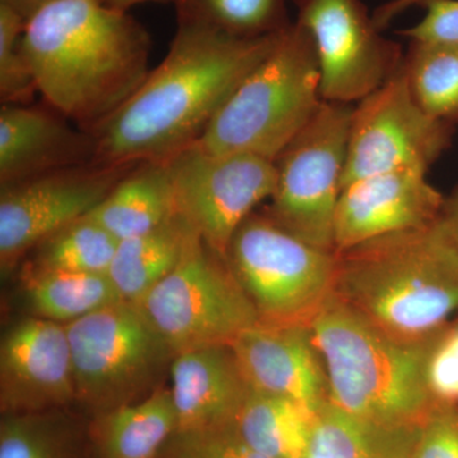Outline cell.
Instances as JSON below:
<instances>
[{"label": "cell", "mask_w": 458, "mask_h": 458, "mask_svg": "<svg viewBox=\"0 0 458 458\" xmlns=\"http://www.w3.org/2000/svg\"><path fill=\"white\" fill-rule=\"evenodd\" d=\"M352 107V104L322 101L312 119L276 159V188L265 210L295 236L333 252Z\"/></svg>", "instance_id": "obj_8"}, {"label": "cell", "mask_w": 458, "mask_h": 458, "mask_svg": "<svg viewBox=\"0 0 458 458\" xmlns=\"http://www.w3.org/2000/svg\"><path fill=\"white\" fill-rule=\"evenodd\" d=\"M135 165H78L0 185L3 274L45 238L89 216Z\"/></svg>", "instance_id": "obj_13"}, {"label": "cell", "mask_w": 458, "mask_h": 458, "mask_svg": "<svg viewBox=\"0 0 458 458\" xmlns=\"http://www.w3.org/2000/svg\"><path fill=\"white\" fill-rule=\"evenodd\" d=\"M165 162L177 210L223 259L238 227L276 191V162L264 157L214 153L194 143Z\"/></svg>", "instance_id": "obj_10"}, {"label": "cell", "mask_w": 458, "mask_h": 458, "mask_svg": "<svg viewBox=\"0 0 458 458\" xmlns=\"http://www.w3.org/2000/svg\"><path fill=\"white\" fill-rule=\"evenodd\" d=\"M327 378V403L378 426H421L436 406L427 361L436 337L406 343L379 330L335 294L310 325Z\"/></svg>", "instance_id": "obj_4"}, {"label": "cell", "mask_w": 458, "mask_h": 458, "mask_svg": "<svg viewBox=\"0 0 458 458\" xmlns=\"http://www.w3.org/2000/svg\"><path fill=\"white\" fill-rule=\"evenodd\" d=\"M117 243L110 232L86 216L41 241L30 252L25 270L107 273Z\"/></svg>", "instance_id": "obj_28"}, {"label": "cell", "mask_w": 458, "mask_h": 458, "mask_svg": "<svg viewBox=\"0 0 458 458\" xmlns=\"http://www.w3.org/2000/svg\"><path fill=\"white\" fill-rule=\"evenodd\" d=\"M65 327L77 403L92 417L152 394L176 357L138 303L120 301Z\"/></svg>", "instance_id": "obj_6"}, {"label": "cell", "mask_w": 458, "mask_h": 458, "mask_svg": "<svg viewBox=\"0 0 458 458\" xmlns=\"http://www.w3.org/2000/svg\"><path fill=\"white\" fill-rule=\"evenodd\" d=\"M200 234L177 213L147 233L119 241L107 270L123 301L140 303L180 264Z\"/></svg>", "instance_id": "obj_21"}, {"label": "cell", "mask_w": 458, "mask_h": 458, "mask_svg": "<svg viewBox=\"0 0 458 458\" xmlns=\"http://www.w3.org/2000/svg\"><path fill=\"white\" fill-rule=\"evenodd\" d=\"M318 412L301 403L250 390L232 429L269 458H304L311 445Z\"/></svg>", "instance_id": "obj_22"}, {"label": "cell", "mask_w": 458, "mask_h": 458, "mask_svg": "<svg viewBox=\"0 0 458 458\" xmlns=\"http://www.w3.org/2000/svg\"><path fill=\"white\" fill-rule=\"evenodd\" d=\"M170 377L176 432L231 428L251 390L229 344L181 352Z\"/></svg>", "instance_id": "obj_18"}, {"label": "cell", "mask_w": 458, "mask_h": 458, "mask_svg": "<svg viewBox=\"0 0 458 458\" xmlns=\"http://www.w3.org/2000/svg\"><path fill=\"white\" fill-rule=\"evenodd\" d=\"M158 458H269L243 442L232 428L176 432Z\"/></svg>", "instance_id": "obj_30"}, {"label": "cell", "mask_w": 458, "mask_h": 458, "mask_svg": "<svg viewBox=\"0 0 458 458\" xmlns=\"http://www.w3.org/2000/svg\"><path fill=\"white\" fill-rule=\"evenodd\" d=\"M77 403L65 325L35 316L20 319L0 343L3 414L50 411Z\"/></svg>", "instance_id": "obj_14"}, {"label": "cell", "mask_w": 458, "mask_h": 458, "mask_svg": "<svg viewBox=\"0 0 458 458\" xmlns=\"http://www.w3.org/2000/svg\"><path fill=\"white\" fill-rule=\"evenodd\" d=\"M174 354L222 345L259 322L227 261L198 237L140 303Z\"/></svg>", "instance_id": "obj_9"}, {"label": "cell", "mask_w": 458, "mask_h": 458, "mask_svg": "<svg viewBox=\"0 0 458 458\" xmlns=\"http://www.w3.org/2000/svg\"><path fill=\"white\" fill-rule=\"evenodd\" d=\"M92 164V134L47 104L0 107V185Z\"/></svg>", "instance_id": "obj_17"}, {"label": "cell", "mask_w": 458, "mask_h": 458, "mask_svg": "<svg viewBox=\"0 0 458 458\" xmlns=\"http://www.w3.org/2000/svg\"><path fill=\"white\" fill-rule=\"evenodd\" d=\"M442 221L450 232L452 240L458 247V185L448 197L445 198L442 209Z\"/></svg>", "instance_id": "obj_35"}, {"label": "cell", "mask_w": 458, "mask_h": 458, "mask_svg": "<svg viewBox=\"0 0 458 458\" xmlns=\"http://www.w3.org/2000/svg\"><path fill=\"white\" fill-rule=\"evenodd\" d=\"M289 0H174L177 25L241 38L278 35L291 27Z\"/></svg>", "instance_id": "obj_26"}, {"label": "cell", "mask_w": 458, "mask_h": 458, "mask_svg": "<svg viewBox=\"0 0 458 458\" xmlns=\"http://www.w3.org/2000/svg\"><path fill=\"white\" fill-rule=\"evenodd\" d=\"M427 384L436 403L458 406V322L436 336L427 361Z\"/></svg>", "instance_id": "obj_31"}, {"label": "cell", "mask_w": 458, "mask_h": 458, "mask_svg": "<svg viewBox=\"0 0 458 458\" xmlns=\"http://www.w3.org/2000/svg\"><path fill=\"white\" fill-rule=\"evenodd\" d=\"M250 388L318 412L327 401L324 364L310 327L258 324L231 344Z\"/></svg>", "instance_id": "obj_16"}, {"label": "cell", "mask_w": 458, "mask_h": 458, "mask_svg": "<svg viewBox=\"0 0 458 458\" xmlns=\"http://www.w3.org/2000/svg\"><path fill=\"white\" fill-rule=\"evenodd\" d=\"M452 125L418 104L403 66L352 107L343 189L400 168L429 170L451 143Z\"/></svg>", "instance_id": "obj_11"}, {"label": "cell", "mask_w": 458, "mask_h": 458, "mask_svg": "<svg viewBox=\"0 0 458 458\" xmlns=\"http://www.w3.org/2000/svg\"><path fill=\"white\" fill-rule=\"evenodd\" d=\"M312 38L327 101L357 104L403 63L399 42L382 35L361 0H289Z\"/></svg>", "instance_id": "obj_12"}, {"label": "cell", "mask_w": 458, "mask_h": 458, "mask_svg": "<svg viewBox=\"0 0 458 458\" xmlns=\"http://www.w3.org/2000/svg\"><path fill=\"white\" fill-rule=\"evenodd\" d=\"M22 49L45 104L89 131L144 82L152 38L101 0H56L27 20Z\"/></svg>", "instance_id": "obj_2"}, {"label": "cell", "mask_w": 458, "mask_h": 458, "mask_svg": "<svg viewBox=\"0 0 458 458\" xmlns=\"http://www.w3.org/2000/svg\"><path fill=\"white\" fill-rule=\"evenodd\" d=\"M336 255L334 294L394 339L428 342L458 312V247L442 216Z\"/></svg>", "instance_id": "obj_3"}, {"label": "cell", "mask_w": 458, "mask_h": 458, "mask_svg": "<svg viewBox=\"0 0 458 458\" xmlns=\"http://www.w3.org/2000/svg\"><path fill=\"white\" fill-rule=\"evenodd\" d=\"M426 2L427 0H387L375 9L372 13L373 20H375L376 26L384 31L386 27L394 22V18L415 5H423Z\"/></svg>", "instance_id": "obj_34"}, {"label": "cell", "mask_w": 458, "mask_h": 458, "mask_svg": "<svg viewBox=\"0 0 458 458\" xmlns=\"http://www.w3.org/2000/svg\"><path fill=\"white\" fill-rule=\"evenodd\" d=\"M419 427L378 426L325 403L316 414L304 458H411Z\"/></svg>", "instance_id": "obj_23"}, {"label": "cell", "mask_w": 458, "mask_h": 458, "mask_svg": "<svg viewBox=\"0 0 458 458\" xmlns=\"http://www.w3.org/2000/svg\"><path fill=\"white\" fill-rule=\"evenodd\" d=\"M64 410L3 414L0 458H86L89 428L83 430Z\"/></svg>", "instance_id": "obj_25"}, {"label": "cell", "mask_w": 458, "mask_h": 458, "mask_svg": "<svg viewBox=\"0 0 458 458\" xmlns=\"http://www.w3.org/2000/svg\"><path fill=\"white\" fill-rule=\"evenodd\" d=\"M411 458H458V406L436 403L419 428Z\"/></svg>", "instance_id": "obj_32"}, {"label": "cell", "mask_w": 458, "mask_h": 458, "mask_svg": "<svg viewBox=\"0 0 458 458\" xmlns=\"http://www.w3.org/2000/svg\"><path fill=\"white\" fill-rule=\"evenodd\" d=\"M401 66L420 107L439 122L458 123V44L410 41Z\"/></svg>", "instance_id": "obj_27"}, {"label": "cell", "mask_w": 458, "mask_h": 458, "mask_svg": "<svg viewBox=\"0 0 458 458\" xmlns=\"http://www.w3.org/2000/svg\"><path fill=\"white\" fill-rule=\"evenodd\" d=\"M56 2V0H0L2 4L8 5L9 8L16 11L20 16L29 20L32 14L36 12L40 11L45 5L50 4V3Z\"/></svg>", "instance_id": "obj_36"}, {"label": "cell", "mask_w": 458, "mask_h": 458, "mask_svg": "<svg viewBox=\"0 0 458 458\" xmlns=\"http://www.w3.org/2000/svg\"><path fill=\"white\" fill-rule=\"evenodd\" d=\"M107 7L117 9V11L129 12V9L134 5L144 4V3H158V4H167L174 3V0H101Z\"/></svg>", "instance_id": "obj_37"}, {"label": "cell", "mask_w": 458, "mask_h": 458, "mask_svg": "<svg viewBox=\"0 0 458 458\" xmlns=\"http://www.w3.org/2000/svg\"><path fill=\"white\" fill-rule=\"evenodd\" d=\"M322 101L315 45L293 21L276 49L229 96L197 144L209 152L250 153L276 162Z\"/></svg>", "instance_id": "obj_5"}, {"label": "cell", "mask_w": 458, "mask_h": 458, "mask_svg": "<svg viewBox=\"0 0 458 458\" xmlns=\"http://www.w3.org/2000/svg\"><path fill=\"white\" fill-rule=\"evenodd\" d=\"M177 430L170 387L92 417L89 426L95 458H158Z\"/></svg>", "instance_id": "obj_19"}, {"label": "cell", "mask_w": 458, "mask_h": 458, "mask_svg": "<svg viewBox=\"0 0 458 458\" xmlns=\"http://www.w3.org/2000/svg\"><path fill=\"white\" fill-rule=\"evenodd\" d=\"M427 174L421 168H400L345 186L334 223L335 252L438 221L445 197Z\"/></svg>", "instance_id": "obj_15"}, {"label": "cell", "mask_w": 458, "mask_h": 458, "mask_svg": "<svg viewBox=\"0 0 458 458\" xmlns=\"http://www.w3.org/2000/svg\"><path fill=\"white\" fill-rule=\"evenodd\" d=\"M225 261L261 324L310 327L335 289L336 252L306 242L267 212L238 227Z\"/></svg>", "instance_id": "obj_7"}, {"label": "cell", "mask_w": 458, "mask_h": 458, "mask_svg": "<svg viewBox=\"0 0 458 458\" xmlns=\"http://www.w3.org/2000/svg\"><path fill=\"white\" fill-rule=\"evenodd\" d=\"M27 21L0 3V101L2 105H31L38 93L31 66L22 49Z\"/></svg>", "instance_id": "obj_29"}, {"label": "cell", "mask_w": 458, "mask_h": 458, "mask_svg": "<svg viewBox=\"0 0 458 458\" xmlns=\"http://www.w3.org/2000/svg\"><path fill=\"white\" fill-rule=\"evenodd\" d=\"M179 213L165 161L135 165L89 214L117 241L147 233Z\"/></svg>", "instance_id": "obj_20"}, {"label": "cell", "mask_w": 458, "mask_h": 458, "mask_svg": "<svg viewBox=\"0 0 458 458\" xmlns=\"http://www.w3.org/2000/svg\"><path fill=\"white\" fill-rule=\"evenodd\" d=\"M284 32L241 38L177 25L165 59L123 106L89 131L95 164L167 161L197 143L229 96L276 49Z\"/></svg>", "instance_id": "obj_1"}, {"label": "cell", "mask_w": 458, "mask_h": 458, "mask_svg": "<svg viewBox=\"0 0 458 458\" xmlns=\"http://www.w3.org/2000/svg\"><path fill=\"white\" fill-rule=\"evenodd\" d=\"M26 301L31 316L68 325L120 302L106 273L25 270Z\"/></svg>", "instance_id": "obj_24"}, {"label": "cell", "mask_w": 458, "mask_h": 458, "mask_svg": "<svg viewBox=\"0 0 458 458\" xmlns=\"http://www.w3.org/2000/svg\"><path fill=\"white\" fill-rule=\"evenodd\" d=\"M417 25L400 31L410 41L458 44V0H427Z\"/></svg>", "instance_id": "obj_33"}]
</instances>
